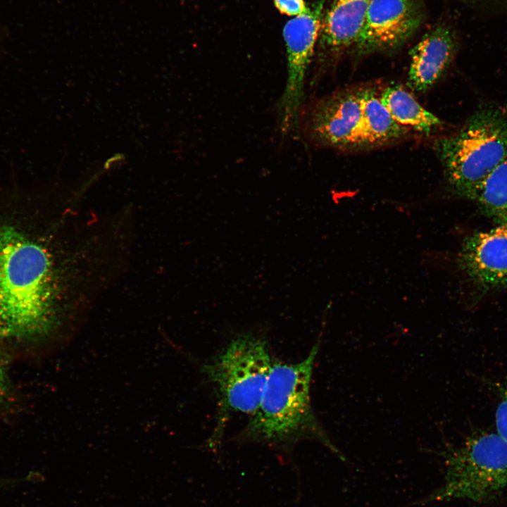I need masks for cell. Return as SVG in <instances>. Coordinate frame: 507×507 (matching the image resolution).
Wrapping results in <instances>:
<instances>
[{
    "instance_id": "52a82bcc",
    "label": "cell",
    "mask_w": 507,
    "mask_h": 507,
    "mask_svg": "<svg viewBox=\"0 0 507 507\" xmlns=\"http://www.w3.org/2000/svg\"><path fill=\"white\" fill-rule=\"evenodd\" d=\"M323 3L288 20L283 28L287 56V77L278 104L283 133L298 128L304 97L305 80L320 30Z\"/></svg>"
},
{
    "instance_id": "9a60e30c",
    "label": "cell",
    "mask_w": 507,
    "mask_h": 507,
    "mask_svg": "<svg viewBox=\"0 0 507 507\" xmlns=\"http://www.w3.org/2000/svg\"><path fill=\"white\" fill-rule=\"evenodd\" d=\"M14 397L9 366L6 356L0 352V411L8 406Z\"/></svg>"
},
{
    "instance_id": "277c9868",
    "label": "cell",
    "mask_w": 507,
    "mask_h": 507,
    "mask_svg": "<svg viewBox=\"0 0 507 507\" xmlns=\"http://www.w3.org/2000/svg\"><path fill=\"white\" fill-rule=\"evenodd\" d=\"M445 475L426 502L468 500L487 503L507 487V442L497 432H474L461 444H449L440 453Z\"/></svg>"
},
{
    "instance_id": "8992f818",
    "label": "cell",
    "mask_w": 507,
    "mask_h": 507,
    "mask_svg": "<svg viewBox=\"0 0 507 507\" xmlns=\"http://www.w3.org/2000/svg\"><path fill=\"white\" fill-rule=\"evenodd\" d=\"M359 89L342 90L302 107L299 127L312 142L337 149L366 147Z\"/></svg>"
},
{
    "instance_id": "ba28073f",
    "label": "cell",
    "mask_w": 507,
    "mask_h": 507,
    "mask_svg": "<svg viewBox=\"0 0 507 507\" xmlns=\"http://www.w3.org/2000/svg\"><path fill=\"white\" fill-rule=\"evenodd\" d=\"M457 265L477 289L487 292L507 287V227L498 226L467 237Z\"/></svg>"
},
{
    "instance_id": "6da1fadb",
    "label": "cell",
    "mask_w": 507,
    "mask_h": 507,
    "mask_svg": "<svg viewBox=\"0 0 507 507\" xmlns=\"http://www.w3.org/2000/svg\"><path fill=\"white\" fill-rule=\"evenodd\" d=\"M96 221L28 189L0 193V339L74 334L120 257V227Z\"/></svg>"
},
{
    "instance_id": "2e32d148",
    "label": "cell",
    "mask_w": 507,
    "mask_h": 507,
    "mask_svg": "<svg viewBox=\"0 0 507 507\" xmlns=\"http://www.w3.org/2000/svg\"><path fill=\"white\" fill-rule=\"evenodd\" d=\"M495 420L497 433L507 442V387L501 392Z\"/></svg>"
},
{
    "instance_id": "3957f363",
    "label": "cell",
    "mask_w": 507,
    "mask_h": 507,
    "mask_svg": "<svg viewBox=\"0 0 507 507\" xmlns=\"http://www.w3.org/2000/svg\"><path fill=\"white\" fill-rule=\"evenodd\" d=\"M435 150L451 192L473 200L485 179L507 159V107H480L461 130L438 139Z\"/></svg>"
},
{
    "instance_id": "8fae6325",
    "label": "cell",
    "mask_w": 507,
    "mask_h": 507,
    "mask_svg": "<svg viewBox=\"0 0 507 507\" xmlns=\"http://www.w3.org/2000/svg\"><path fill=\"white\" fill-rule=\"evenodd\" d=\"M370 2L371 0H334L323 23V49L332 51L355 45Z\"/></svg>"
},
{
    "instance_id": "30bf717a",
    "label": "cell",
    "mask_w": 507,
    "mask_h": 507,
    "mask_svg": "<svg viewBox=\"0 0 507 507\" xmlns=\"http://www.w3.org/2000/svg\"><path fill=\"white\" fill-rule=\"evenodd\" d=\"M456 51L451 32L437 27L427 33L411 52L408 84L416 92L431 88L449 66Z\"/></svg>"
},
{
    "instance_id": "9c48e42d",
    "label": "cell",
    "mask_w": 507,
    "mask_h": 507,
    "mask_svg": "<svg viewBox=\"0 0 507 507\" xmlns=\"http://www.w3.org/2000/svg\"><path fill=\"white\" fill-rule=\"evenodd\" d=\"M420 19L411 0H371L354 46L361 53L396 47L413 33Z\"/></svg>"
},
{
    "instance_id": "5bb4252c",
    "label": "cell",
    "mask_w": 507,
    "mask_h": 507,
    "mask_svg": "<svg viewBox=\"0 0 507 507\" xmlns=\"http://www.w3.org/2000/svg\"><path fill=\"white\" fill-rule=\"evenodd\" d=\"M473 201L499 226L507 227V159L485 179Z\"/></svg>"
},
{
    "instance_id": "7c38bea8",
    "label": "cell",
    "mask_w": 507,
    "mask_h": 507,
    "mask_svg": "<svg viewBox=\"0 0 507 507\" xmlns=\"http://www.w3.org/2000/svg\"><path fill=\"white\" fill-rule=\"evenodd\" d=\"M380 99L395 121L408 129L430 134L442 125L438 117L424 108L401 86L387 87Z\"/></svg>"
},
{
    "instance_id": "5b68a950",
    "label": "cell",
    "mask_w": 507,
    "mask_h": 507,
    "mask_svg": "<svg viewBox=\"0 0 507 507\" xmlns=\"http://www.w3.org/2000/svg\"><path fill=\"white\" fill-rule=\"evenodd\" d=\"M272 366L265 340L251 332L234 339L204 366L218 392V427L229 413H256Z\"/></svg>"
},
{
    "instance_id": "4fadbf2b",
    "label": "cell",
    "mask_w": 507,
    "mask_h": 507,
    "mask_svg": "<svg viewBox=\"0 0 507 507\" xmlns=\"http://www.w3.org/2000/svg\"><path fill=\"white\" fill-rule=\"evenodd\" d=\"M361 103L366 147L394 141L407 134L408 128L395 121L374 90L361 89Z\"/></svg>"
},
{
    "instance_id": "7a4b0ae2",
    "label": "cell",
    "mask_w": 507,
    "mask_h": 507,
    "mask_svg": "<svg viewBox=\"0 0 507 507\" xmlns=\"http://www.w3.org/2000/svg\"><path fill=\"white\" fill-rule=\"evenodd\" d=\"M320 343L321 337L301 362L272 366L259 407L248 425L247 434L254 439L270 442L308 435L344 460L320 425L311 404V380Z\"/></svg>"
},
{
    "instance_id": "e0dca14e",
    "label": "cell",
    "mask_w": 507,
    "mask_h": 507,
    "mask_svg": "<svg viewBox=\"0 0 507 507\" xmlns=\"http://www.w3.org/2000/svg\"><path fill=\"white\" fill-rule=\"evenodd\" d=\"M276 8L283 14L297 16L307 10L303 0H273Z\"/></svg>"
}]
</instances>
